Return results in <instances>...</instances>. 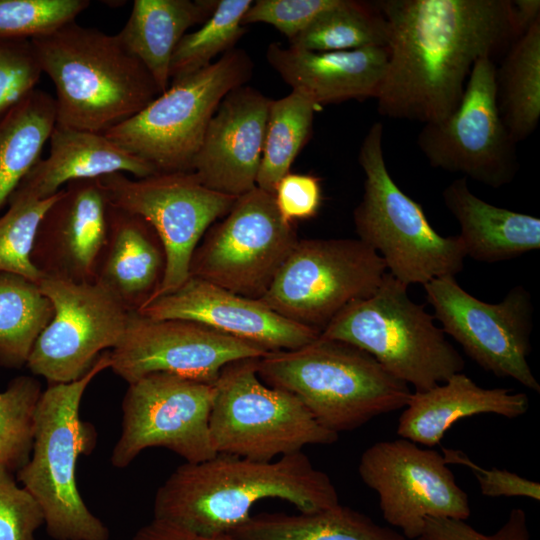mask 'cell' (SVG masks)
<instances>
[{
	"label": "cell",
	"mask_w": 540,
	"mask_h": 540,
	"mask_svg": "<svg viewBox=\"0 0 540 540\" xmlns=\"http://www.w3.org/2000/svg\"><path fill=\"white\" fill-rule=\"evenodd\" d=\"M389 57L377 97L385 117L438 123L459 105L475 63L518 38L511 0H385Z\"/></svg>",
	"instance_id": "1"
},
{
	"label": "cell",
	"mask_w": 540,
	"mask_h": 540,
	"mask_svg": "<svg viewBox=\"0 0 540 540\" xmlns=\"http://www.w3.org/2000/svg\"><path fill=\"white\" fill-rule=\"evenodd\" d=\"M287 501L301 513L339 504L330 477L302 451L276 461L217 454L177 467L158 488L155 520L202 537L229 534L251 515L258 501Z\"/></svg>",
	"instance_id": "2"
},
{
	"label": "cell",
	"mask_w": 540,
	"mask_h": 540,
	"mask_svg": "<svg viewBox=\"0 0 540 540\" xmlns=\"http://www.w3.org/2000/svg\"><path fill=\"white\" fill-rule=\"evenodd\" d=\"M56 91V125L105 134L161 94L117 34L70 22L31 39Z\"/></svg>",
	"instance_id": "3"
},
{
	"label": "cell",
	"mask_w": 540,
	"mask_h": 540,
	"mask_svg": "<svg viewBox=\"0 0 540 540\" xmlns=\"http://www.w3.org/2000/svg\"><path fill=\"white\" fill-rule=\"evenodd\" d=\"M266 385L297 397L325 429L339 434L374 417L405 408L412 392L369 353L349 343L319 337L293 350L259 358Z\"/></svg>",
	"instance_id": "4"
},
{
	"label": "cell",
	"mask_w": 540,
	"mask_h": 540,
	"mask_svg": "<svg viewBox=\"0 0 540 540\" xmlns=\"http://www.w3.org/2000/svg\"><path fill=\"white\" fill-rule=\"evenodd\" d=\"M111 366L110 350L70 383L48 384L33 419V444L16 480L40 505L49 536L55 540H109L107 526L86 506L76 480L80 455L95 447L94 426L80 418L83 394L91 381Z\"/></svg>",
	"instance_id": "5"
},
{
	"label": "cell",
	"mask_w": 540,
	"mask_h": 540,
	"mask_svg": "<svg viewBox=\"0 0 540 540\" xmlns=\"http://www.w3.org/2000/svg\"><path fill=\"white\" fill-rule=\"evenodd\" d=\"M383 125L375 122L359 149L364 193L353 211L358 239L376 251L388 273L407 286L456 276L466 257L459 235L442 236L418 202L391 177L383 153Z\"/></svg>",
	"instance_id": "6"
},
{
	"label": "cell",
	"mask_w": 540,
	"mask_h": 540,
	"mask_svg": "<svg viewBox=\"0 0 540 540\" xmlns=\"http://www.w3.org/2000/svg\"><path fill=\"white\" fill-rule=\"evenodd\" d=\"M320 336L364 350L415 392L431 389L465 367L434 317L388 272L374 293L347 305Z\"/></svg>",
	"instance_id": "7"
},
{
	"label": "cell",
	"mask_w": 540,
	"mask_h": 540,
	"mask_svg": "<svg viewBox=\"0 0 540 540\" xmlns=\"http://www.w3.org/2000/svg\"><path fill=\"white\" fill-rule=\"evenodd\" d=\"M253 71L249 54L234 48L207 67L170 82L146 107L105 135L156 173L192 172L221 101L246 85Z\"/></svg>",
	"instance_id": "8"
},
{
	"label": "cell",
	"mask_w": 540,
	"mask_h": 540,
	"mask_svg": "<svg viewBox=\"0 0 540 540\" xmlns=\"http://www.w3.org/2000/svg\"><path fill=\"white\" fill-rule=\"evenodd\" d=\"M258 360H235L219 373L209 418L215 452L272 461L306 445L336 442L339 435L322 427L297 397L261 381Z\"/></svg>",
	"instance_id": "9"
},
{
	"label": "cell",
	"mask_w": 540,
	"mask_h": 540,
	"mask_svg": "<svg viewBox=\"0 0 540 540\" xmlns=\"http://www.w3.org/2000/svg\"><path fill=\"white\" fill-rule=\"evenodd\" d=\"M386 272L379 254L358 238L299 239L259 300L321 332L347 305L374 293Z\"/></svg>",
	"instance_id": "10"
},
{
	"label": "cell",
	"mask_w": 540,
	"mask_h": 540,
	"mask_svg": "<svg viewBox=\"0 0 540 540\" xmlns=\"http://www.w3.org/2000/svg\"><path fill=\"white\" fill-rule=\"evenodd\" d=\"M298 240L274 195L256 186L207 229L192 254L189 276L259 300Z\"/></svg>",
	"instance_id": "11"
},
{
	"label": "cell",
	"mask_w": 540,
	"mask_h": 540,
	"mask_svg": "<svg viewBox=\"0 0 540 540\" xmlns=\"http://www.w3.org/2000/svg\"><path fill=\"white\" fill-rule=\"evenodd\" d=\"M99 179L109 203L147 221L163 244L166 270L153 299L175 291L188 279L195 248L238 198L207 188L193 172L155 173L144 178L113 173Z\"/></svg>",
	"instance_id": "12"
},
{
	"label": "cell",
	"mask_w": 540,
	"mask_h": 540,
	"mask_svg": "<svg viewBox=\"0 0 540 540\" xmlns=\"http://www.w3.org/2000/svg\"><path fill=\"white\" fill-rule=\"evenodd\" d=\"M423 287L434 319L467 356L495 376L512 378L540 393V384L527 359L534 308L524 286H514L499 303L474 297L455 276L433 279Z\"/></svg>",
	"instance_id": "13"
},
{
	"label": "cell",
	"mask_w": 540,
	"mask_h": 540,
	"mask_svg": "<svg viewBox=\"0 0 540 540\" xmlns=\"http://www.w3.org/2000/svg\"><path fill=\"white\" fill-rule=\"evenodd\" d=\"M215 383L156 372L128 384L122 400V429L111 463L125 468L145 449L163 447L186 463L217 455L211 444L209 418Z\"/></svg>",
	"instance_id": "14"
},
{
	"label": "cell",
	"mask_w": 540,
	"mask_h": 540,
	"mask_svg": "<svg viewBox=\"0 0 540 540\" xmlns=\"http://www.w3.org/2000/svg\"><path fill=\"white\" fill-rule=\"evenodd\" d=\"M417 144L434 168L494 189L513 181L519 167L516 143L499 111L492 59L475 63L457 108L441 122L424 124Z\"/></svg>",
	"instance_id": "15"
},
{
	"label": "cell",
	"mask_w": 540,
	"mask_h": 540,
	"mask_svg": "<svg viewBox=\"0 0 540 540\" xmlns=\"http://www.w3.org/2000/svg\"><path fill=\"white\" fill-rule=\"evenodd\" d=\"M53 307L26 367L48 384L82 378L107 349L122 339L130 312L96 282L42 278L38 283Z\"/></svg>",
	"instance_id": "16"
},
{
	"label": "cell",
	"mask_w": 540,
	"mask_h": 540,
	"mask_svg": "<svg viewBox=\"0 0 540 540\" xmlns=\"http://www.w3.org/2000/svg\"><path fill=\"white\" fill-rule=\"evenodd\" d=\"M358 473L379 495L384 519L401 529L407 540L421 534L428 517L466 520L470 516L468 495L443 455L408 439L368 447L360 457Z\"/></svg>",
	"instance_id": "17"
},
{
	"label": "cell",
	"mask_w": 540,
	"mask_h": 540,
	"mask_svg": "<svg viewBox=\"0 0 540 540\" xmlns=\"http://www.w3.org/2000/svg\"><path fill=\"white\" fill-rule=\"evenodd\" d=\"M267 353L198 322L132 312L122 339L110 350V368L128 384L156 372L214 384L226 364Z\"/></svg>",
	"instance_id": "18"
},
{
	"label": "cell",
	"mask_w": 540,
	"mask_h": 540,
	"mask_svg": "<svg viewBox=\"0 0 540 540\" xmlns=\"http://www.w3.org/2000/svg\"><path fill=\"white\" fill-rule=\"evenodd\" d=\"M108 208L99 178L71 181L56 194L39 222L31 252L43 278L95 281Z\"/></svg>",
	"instance_id": "19"
},
{
	"label": "cell",
	"mask_w": 540,
	"mask_h": 540,
	"mask_svg": "<svg viewBox=\"0 0 540 540\" xmlns=\"http://www.w3.org/2000/svg\"><path fill=\"white\" fill-rule=\"evenodd\" d=\"M137 313L153 319L198 322L268 352L297 349L321 333L281 316L260 300L191 276L175 291L153 299Z\"/></svg>",
	"instance_id": "20"
},
{
	"label": "cell",
	"mask_w": 540,
	"mask_h": 540,
	"mask_svg": "<svg viewBox=\"0 0 540 540\" xmlns=\"http://www.w3.org/2000/svg\"><path fill=\"white\" fill-rule=\"evenodd\" d=\"M271 100L247 85L223 98L193 162L204 186L233 197L256 187Z\"/></svg>",
	"instance_id": "21"
},
{
	"label": "cell",
	"mask_w": 540,
	"mask_h": 540,
	"mask_svg": "<svg viewBox=\"0 0 540 540\" xmlns=\"http://www.w3.org/2000/svg\"><path fill=\"white\" fill-rule=\"evenodd\" d=\"M388 47L315 52L270 43L266 58L292 91L317 107L377 99L387 69Z\"/></svg>",
	"instance_id": "22"
},
{
	"label": "cell",
	"mask_w": 540,
	"mask_h": 540,
	"mask_svg": "<svg viewBox=\"0 0 540 540\" xmlns=\"http://www.w3.org/2000/svg\"><path fill=\"white\" fill-rule=\"evenodd\" d=\"M165 270V250L153 227L109 203L106 241L94 282L130 312H138L155 297Z\"/></svg>",
	"instance_id": "23"
},
{
	"label": "cell",
	"mask_w": 540,
	"mask_h": 540,
	"mask_svg": "<svg viewBox=\"0 0 540 540\" xmlns=\"http://www.w3.org/2000/svg\"><path fill=\"white\" fill-rule=\"evenodd\" d=\"M49 153L40 158L20 182L14 195L44 200L75 180L98 179L113 173L144 178L154 168L114 143L105 134L54 126Z\"/></svg>",
	"instance_id": "24"
},
{
	"label": "cell",
	"mask_w": 540,
	"mask_h": 540,
	"mask_svg": "<svg viewBox=\"0 0 540 540\" xmlns=\"http://www.w3.org/2000/svg\"><path fill=\"white\" fill-rule=\"evenodd\" d=\"M529 409L525 393L507 388H483L459 372L426 391L412 393L401 413L397 434L416 444L433 447L457 421L496 414L509 419Z\"/></svg>",
	"instance_id": "25"
},
{
	"label": "cell",
	"mask_w": 540,
	"mask_h": 540,
	"mask_svg": "<svg viewBox=\"0 0 540 540\" xmlns=\"http://www.w3.org/2000/svg\"><path fill=\"white\" fill-rule=\"evenodd\" d=\"M446 208L460 225L466 257L501 262L540 248V219L485 202L473 194L465 177L442 193Z\"/></svg>",
	"instance_id": "26"
},
{
	"label": "cell",
	"mask_w": 540,
	"mask_h": 540,
	"mask_svg": "<svg viewBox=\"0 0 540 540\" xmlns=\"http://www.w3.org/2000/svg\"><path fill=\"white\" fill-rule=\"evenodd\" d=\"M218 0H135L117 33L126 50L150 73L161 93L170 85L173 52L186 31L204 23Z\"/></svg>",
	"instance_id": "27"
},
{
	"label": "cell",
	"mask_w": 540,
	"mask_h": 540,
	"mask_svg": "<svg viewBox=\"0 0 540 540\" xmlns=\"http://www.w3.org/2000/svg\"><path fill=\"white\" fill-rule=\"evenodd\" d=\"M229 534L239 540H407L395 530L340 504L299 515H251Z\"/></svg>",
	"instance_id": "28"
},
{
	"label": "cell",
	"mask_w": 540,
	"mask_h": 540,
	"mask_svg": "<svg viewBox=\"0 0 540 540\" xmlns=\"http://www.w3.org/2000/svg\"><path fill=\"white\" fill-rule=\"evenodd\" d=\"M55 124V100L37 88L0 115V210L41 158Z\"/></svg>",
	"instance_id": "29"
},
{
	"label": "cell",
	"mask_w": 540,
	"mask_h": 540,
	"mask_svg": "<svg viewBox=\"0 0 540 540\" xmlns=\"http://www.w3.org/2000/svg\"><path fill=\"white\" fill-rule=\"evenodd\" d=\"M497 102L514 142L525 140L540 119V20L510 47L496 68Z\"/></svg>",
	"instance_id": "30"
},
{
	"label": "cell",
	"mask_w": 540,
	"mask_h": 540,
	"mask_svg": "<svg viewBox=\"0 0 540 540\" xmlns=\"http://www.w3.org/2000/svg\"><path fill=\"white\" fill-rule=\"evenodd\" d=\"M52 316V304L38 283L0 272V365H26L35 341Z\"/></svg>",
	"instance_id": "31"
},
{
	"label": "cell",
	"mask_w": 540,
	"mask_h": 540,
	"mask_svg": "<svg viewBox=\"0 0 540 540\" xmlns=\"http://www.w3.org/2000/svg\"><path fill=\"white\" fill-rule=\"evenodd\" d=\"M389 26L376 3L339 0L318 15L289 47L325 52L388 47Z\"/></svg>",
	"instance_id": "32"
},
{
	"label": "cell",
	"mask_w": 540,
	"mask_h": 540,
	"mask_svg": "<svg viewBox=\"0 0 540 540\" xmlns=\"http://www.w3.org/2000/svg\"><path fill=\"white\" fill-rule=\"evenodd\" d=\"M317 106L301 94L271 100L256 186L274 195L279 181L309 141Z\"/></svg>",
	"instance_id": "33"
},
{
	"label": "cell",
	"mask_w": 540,
	"mask_h": 540,
	"mask_svg": "<svg viewBox=\"0 0 540 540\" xmlns=\"http://www.w3.org/2000/svg\"><path fill=\"white\" fill-rule=\"evenodd\" d=\"M252 3V0H218L202 26L186 33L176 46L170 63V82L207 67L218 54L234 49L246 33L241 22Z\"/></svg>",
	"instance_id": "34"
},
{
	"label": "cell",
	"mask_w": 540,
	"mask_h": 540,
	"mask_svg": "<svg viewBox=\"0 0 540 540\" xmlns=\"http://www.w3.org/2000/svg\"><path fill=\"white\" fill-rule=\"evenodd\" d=\"M42 393L32 376H18L0 392V469L17 472L29 459L33 419Z\"/></svg>",
	"instance_id": "35"
},
{
	"label": "cell",
	"mask_w": 540,
	"mask_h": 540,
	"mask_svg": "<svg viewBox=\"0 0 540 540\" xmlns=\"http://www.w3.org/2000/svg\"><path fill=\"white\" fill-rule=\"evenodd\" d=\"M36 200L12 194L0 216V272L23 276L39 283L43 278L31 260L39 222L54 200Z\"/></svg>",
	"instance_id": "36"
},
{
	"label": "cell",
	"mask_w": 540,
	"mask_h": 540,
	"mask_svg": "<svg viewBox=\"0 0 540 540\" xmlns=\"http://www.w3.org/2000/svg\"><path fill=\"white\" fill-rule=\"evenodd\" d=\"M89 0H0V38L27 39L76 21Z\"/></svg>",
	"instance_id": "37"
},
{
	"label": "cell",
	"mask_w": 540,
	"mask_h": 540,
	"mask_svg": "<svg viewBox=\"0 0 540 540\" xmlns=\"http://www.w3.org/2000/svg\"><path fill=\"white\" fill-rule=\"evenodd\" d=\"M42 74L31 40L0 38V115L35 90Z\"/></svg>",
	"instance_id": "38"
},
{
	"label": "cell",
	"mask_w": 540,
	"mask_h": 540,
	"mask_svg": "<svg viewBox=\"0 0 540 540\" xmlns=\"http://www.w3.org/2000/svg\"><path fill=\"white\" fill-rule=\"evenodd\" d=\"M44 524L40 505L18 485L12 472L0 469V540H35Z\"/></svg>",
	"instance_id": "39"
},
{
	"label": "cell",
	"mask_w": 540,
	"mask_h": 540,
	"mask_svg": "<svg viewBox=\"0 0 540 540\" xmlns=\"http://www.w3.org/2000/svg\"><path fill=\"white\" fill-rule=\"evenodd\" d=\"M339 0H256L242 18V25L266 23L288 41L300 34L325 10Z\"/></svg>",
	"instance_id": "40"
},
{
	"label": "cell",
	"mask_w": 540,
	"mask_h": 540,
	"mask_svg": "<svg viewBox=\"0 0 540 540\" xmlns=\"http://www.w3.org/2000/svg\"><path fill=\"white\" fill-rule=\"evenodd\" d=\"M413 540H530L526 514L515 508L494 533L484 534L462 519L428 517L421 534Z\"/></svg>",
	"instance_id": "41"
},
{
	"label": "cell",
	"mask_w": 540,
	"mask_h": 540,
	"mask_svg": "<svg viewBox=\"0 0 540 540\" xmlns=\"http://www.w3.org/2000/svg\"><path fill=\"white\" fill-rule=\"evenodd\" d=\"M447 464L466 466L476 477L481 493L488 497H526L540 500V484L506 469H486L473 462L463 451L442 448Z\"/></svg>",
	"instance_id": "42"
},
{
	"label": "cell",
	"mask_w": 540,
	"mask_h": 540,
	"mask_svg": "<svg viewBox=\"0 0 540 540\" xmlns=\"http://www.w3.org/2000/svg\"><path fill=\"white\" fill-rule=\"evenodd\" d=\"M274 199L286 222L310 219L321 207V180L312 174L290 172L277 184Z\"/></svg>",
	"instance_id": "43"
},
{
	"label": "cell",
	"mask_w": 540,
	"mask_h": 540,
	"mask_svg": "<svg viewBox=\"0 0 540 540\" xmlns=\"http://www.w3.org/2000/svg\"><path fill=\"white\" fill-rule=\"evenodd\" d=\"M132 540H239L230 534L202 537L153 519L141 527Z\"/></svg>",
	"instance_id": "44"
},
{
	"label": "cell",
	"mask_w": 540,
	"mask_h": 540,
	"mask_svg": "<svg viewBox=\"0 0 540 540\" xmlns=\"http://www.w3.org/2000/svg\"><path fill=\"white\" fill-rule=\"evenodd\" d=\"M513 22L520 37L531 25L540 20L539 0L512 1Z\"/></svg>",
	"instance_id": "45"
}]
</instances>
